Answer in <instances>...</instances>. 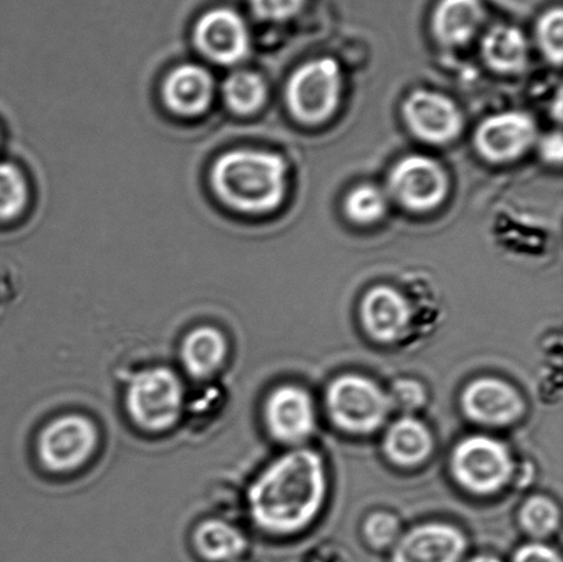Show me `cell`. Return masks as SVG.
Instances as JSON below:
<instances>
[{"label": "cell", "mask_w": 563, "mask_h": 562, "mask_svg": "<svg viewBox=\"0 0 563 562\" xmlns=\"http://www.w3.org/2000/svg\"><path fill=\"white\" fill-rule=\"evenodd\" d=\"M125 407L132 422L142 431L167 432L184 415V383L168 367L146 368L131 379L125 390Z\"/></svg>", "instance_id": "3957f363"}, {"label": "cell", "mask_w": 563, "mask_h": 562, "mask_svg": "<svg viewBox=\"0 0 563 562\" xmlns=\"http://www.w3.org/2000/svg\"><path fill=\"white\" fill-rule=\"evenodd\" d=\"M482 52L485 63L500 74H518L527 68L528 42L515 26H494L484 37Z\"/></svg>", "instance_id": "ffe728a7"}, {"label": "cell", "mask_w": 563, "mask_h": 562, "mask_svg": "<svg viewBox=\"0 0 563 562\" xmlns=\"http://www.w3.org/2000/svg\"><path fill=\"white\" fill-rule=\"evenodd\" d=\"M195 42L203 57L220 65H234L250 52L251 37L236 11L219 8L207 11L195 26Z\"/></svg>", "instance_id": "9c48e42d"}, {"label": "cell", "mask_w": 563, "mask_h": 562, "mask_svg": "<svg viewBox=\"0 0 563 562\" xmlns=\"http://www.w3.org/2000/svg\"><path fill=\"white\" fill-rule=\"evenodd\" d=\"M432 449L433 440L429 429L412 417L396 421L386 432L384 440L385 454L400 466L421 464Z\"/></svg>", "instance_id": "d6986e66"}, {"label": "cell", "mask_w": 563, "mask_h": 562, "mask_svg": "<svg viewBox=\"0 0 563 562\" xmlns=\"http://www.w3.org/2000/svg\"><path fill=\"white\" fill-rule=\"evenodd\" d=\"M213 77L206 68L186 64L175 68L164 82L163 96L174 113L196 118L211 107Z\"/></svg>", "instance_id": "2e32d148"}, {"label": "cell", "mask_w": 563, "mask_h": 562, "mask_svg": "<svg viewBox=\"0 0 563 562\" xmlns=\"http://www.w3.org/2000/svg\"><path fill=\"white\" fill-rule=\"evenodd\" d=\"M228 355V339L213 327L191 330L180 345L181 365L187 374L196 379L211 378L222 371Z\"/></svg>", "instance_id": "e0dca14e"}, {"label": "cell", "mask_w": 563, "mask_h": 562, "mask_svg": "<svg viewBox=\"0 0 563 562\" xmlns=\"http://www.w3.org/2000/svg\"><path fill=\"white\" fill-rule=\"evenodd\" d=\"M223 96L225 103L236 114H253L267 101V85L255 71L239 70L225 79Z\"/></svg>", "instance_id": "7402d4cb"}, {"label": "cell", "mask_w": 563, "mask_h": 562, "mask_svg": "<svg viewBox=\"0 0 563 562\" xmlns=\"http://www.w3.org/2000/svg\"><path fill=\"white\" fill-rule=\"evenodd\" d=\"M467 562H501V561L496 558H493V555H477V558H474Z\"/></svg>", "instance_id": "1f68e13d"}, {"label": "cell", "mask_w": 563, "mask_h": 562, "mask_svg": "<svg viewBox=\"0 0 563 562\" xmlns=\"http://www.w3.org/2000/svg\"><path fill=\"white\" fill-rule=\"evenodd\" d=\"M543 157L553 164H561L563 156V141L561 132L545 136L540 146Z\"/></svg>", "instance_id": "4dcf8cb0"}, {"label": "cell", "mask_w": 563, "mask_h": 562, "mask_svg": "<svg viewBox=\"0 0 563 562\" xmlns=\"http://www.w3.org/2000/svg\"><path fill=\"white\" fill-rule=\"evenodd\" d=\"M192 543L203 560L231 562L246 549V539L239 528L220 519L203 520L192 533Z\"/></svg>", "instance_id": "44dd1931"}, {"label": "cell", "mask_w": 563, "mask_h": 562, "mask_svg": "<svg viewBox=\"0 0 563 562\" xmlns=\"http://www.w3.org/2000/svg\"><path fill=\"white\" fill-rule=\"evenodd\" d=\"M264 417L269 433L280 443H300L314 428L312 400L295 385H285L269 395Z\"/></svg>", "instance_id": "4fadbf2b"}, {"label": "cell", "mask_w": 563, "mask_h": 562, "mask_svg": "<svg viewBox=\"0 0 563 562\" xmlns=\"http://www.w3.org/2000/svg\"><path fill=\"white\" fill-rule=\"evenodd\" d=\"M389 190L397 202L413 212L438 208L449 192V176L427 156H407L390 170Z\"/></svg>", "instance_id": "ba28073f"}, {"label": "cell", "mask_w": 563, "mask_h": 562, "mask_svg": "<svg viewBox=\"0 0 563 562\" xmlns=\"http://www.w3.org/2000/svg\"><path fill=\"white\" fill-rule=\"evenodd\" d=\"M538 137L531 115L506 112L485 119L478 125L474 142L479 154L493 163H509L521 157Z\"/></svg>", "instance_id": "8fae6325"}, {"label": "cell", "mask_w": 563, "mask_h": 562, "mask_svg": "<svg viewBox=\"0 0 563 562\" xmlns=\"http://www.w3.org/2000/svg\"><path fill=\"white\" fill-rule=\"evenodd\" d=\"M364 537L374 549L389 548L399 537V522L388 514L373 515L364 526Z\"/></svg>", "instance_id": "4316f807"}, {"label": "cell", "mask_w": 563, "mask_h": 562, "mask_svg": "<svg viewBox=\"0 0 563 562\" xmlns=\"http://www.w3.org/2000/svg\"><path fill=\"white\" fill-rule=\"evenodd\" d=\"M306 0H251L253 13L264 21H286L301 10Z\"/></svg>", "instance_id": "f1b7e54d"}, {"label": "cell", "mask_w": 563, "mask_h": 562, "mask_svg": "<svg viewBox=\"0 0 563 562\" xmlns=\"http://www.w3.org/2000/svg\"><path fill=\"white\" fill-rule=\"evenodd\" d=\"M325 494L323 462L312 450L280 456L252 484L247 503L253 521L264 531L302 530L322 508Z\"/></svg>", "instance_id": "6da1fadb"}, {"label": "cell", "mask_w": 563, "mask_h": 562, "mask_svg": "<svg viewBox=\"0 0 563 562\" xmlns=\"http://www.w3.org/2000/svg\"><path fill=\"white\" fill-rule=\"evenodd\" d=\"M99 445L96 422L80 415L55 418L37 439L42 465L53 473H71L92 459Z\"/></svg>", "instance_id": "8992f818"}, {"label": "cell", "mask_w": 563, "mask_h": 562, "mask_svg": "<svg viewBox=\"0 0 563 562\" xmlns=\"http://www.w3.org/2000/svg\"><path fill=\"white\" fill-rule=\"evenodd\" d=\"M342 76L333 58L309 60L291 75L286 87L290 113L303 124H319L339 108Z\"/></svg>", "instance_id": "5b68a950"}, {"label": "cell", "mask_w": 563, "mask_h": 562, "mask_svg": "<svg viewBox=\"0 0 563 562\" xmlns=\"http://www.w3.org/2000/svg\"><path fill=\"white\" fill-rule=\"evenodd\" d=\"M331 421L346 432L367 434L377 431L389 415V396L362 376H342L330 384L325 394Z\"/></svg>", "instance_id": "277c9868"}, {"label": "cell", "mask_w": 563, "mask_h": 562, "mask_svg": "<svg viewBox=\"0 0 563 562\" xmlns=\"http://www.w3.org/2000/svg\"><path fill=\"white\" fill-rule=\"evenodd\" d=\"M521 526L534 538L551 536L560 525V510L553 500L533 497L523 504L520 511Z\"/></svg>", "instance_id": "d4e9b609"}, {"label": "cell", "mask_w": 563, "mask_h": 562, "mask_svg": "<svg viewBox=\"0 0 563 562\" xmlns=\"http://www.w3.org/2000/svg\"><path fill=\"white\" fill-rule=\"evenodd\" d=\"M465 550L466 539L456 528L427 525L396 542L391 562H461Z\"/></svg>", "instance_id": "5bb4252c"}, {"label": "cell", "mask_w": 563, "mask_h": 562, "mask_svg": "<svg viewBox=\"0 0 563 562\" xmlns=\"http://www.w3.org/2000/svg\"><path fill=\"white\" fill-rule=\"evenodd\" d=\"M511 562H562V560L554 549L543 543H528L517 550Z\"/></svg>", "instance_id": "f546056e"}, {"label": "cell", "mask_w": 563, "mask_h": 562, "mask_svg": "<svg viewBox=\"0 0 563 562\" xmlns=\"http://www.w3.org/2000/svg\"><path fill=\"white\" fill-rule=\"evenodd\" d=\"M402 115L413 135L434 145L456 140L463 129L460 108L439 92L413 91L402 104Z\"/></svg>", "instance_id": "30bf717a"}, {"label": "cell", "mask_w": 563, "mask_h": 562, "mask_svg": "<svg viewBox=\"0 0 563 562\" xmlns=\"http://www.w3.org/2000/svg\"><path fill=\"white\" fill-rule=\"evenodd\" d=\"M451 466L456 482L467 492L479 495L499 492L512 473V461L506 445L482 434L456 445Z\"/></svg>", "instance_id": "52a82bcc"}, {"label": "cell", "mask_w": 563, "mask_h": 562, "mask_svg": "<svg viewBox=\"0 0 563 562\" xmlns=\"http://www.w3.org/2000/svg\"><path fill=\"white\" fill-rule=\"evenodd\" d=\"M538 42L545 58L560 66L563 57V14L562 9L548 11L538 24Z\"/></svg>", "instance_id": "484cf974"}, {"label": "cell", "mask_w": 563, "mask_h": 562, "mask_svg": "<svg viewBox=\"0 0 563 562\" xmlns=\"http://www.w3.org/2000/svg\"><path fill=\"white\" fill-rule=\"evenodd\" d=\"M479 0H441L433 14V33L445 46H463L472 41L484 21Z\"/></svg>", "instance_id": "ac0fdd59"}, {"label": "cell", "mask_w": 563, "mask_h": 562, "mask_svg": "<svg viewBox=\"0 0 563 562\" xmlns=\"http://www.w3.org/2000/svg\"><path fill=\"white\" fill-rule=\"evenodd\" d=\"M27 201L24 175L15 165L0 163V220L20 217Z\"/></svg>", "instance_id": "cb8c5ba5"}, {"label": "cell", "mask_w": 563, "mask_h": 562, "mask_svg": "<svg viewBox=\"0 0 563 562\" xmlns=\"http://www.w3.org/2000/svg\"><path fill=\"white\" fill-rule=\"evenodd\" d=\"M462 407L472 421L489 427H505L518 420L523 401L510 384L498 378H478L465 389Z\"/></svg>", "instance_id": "7c38bea8"}, {"label": "cell", "mask_w": 563, "mask_h": 562, "mask_svg": "<svg viewBox=\"0 0 563 562\" xmlns=\"http://www.w3.org/2000/svg\"><path fill=\"white\" fill-rule=\"evenodd\" d=\"M388 209L386 196L379 187L374 185H361L347 195L345 200V213L352 222L358 224H372L384 218Z\"/></svg>", "instance_id": "603a6c76"}, {"label": "cell", "mask_w": 563, "mask_h": 562, "mask_svg": "<svg viewBox=\"0 0 563 562\" xmlns=\"http://www.w3.org/2000/svg\"><path fill=\"white\" fill-rule=\"evenodd\" d=\"M391 407L402 411L418 410L427 401V394L421 384L413 379H399L391 387L389 396Z\"/></svg>", "instance_id": "83f0119b"}, {"label": "cell", "mask_w": 563, "mask_h": 562, "mask_svg": "<svg viewBox=\"0 0 563 562\" xmlns=\"http://www.w3.org/2000/svg\"><path fill=\"white\" fill-rule=\"evenodd\" d=\"M211 179L213 190L229 207L245 213H266L284 201L287 165L278 154L234 151L218 158Z\"/></svg>", "instance_id": "7a4b0ae2"}, {"label": "cell", "mask_w": 563, "mask_h": 562, "mask_svg": "<svg viewBox=\"0 0 563 562\" xmlns=\"http://www.w3.org/2000/svg\"><path fill=\"white\" fill-rule=\"evenodd\" d=\"M231 562H245V561H241V560H235V561H231Z\"/></svg>", "instance_id": "d6a6232c"}, {"label": "cell", "mask_w": 563, "mask_h": 562, "mask_svg": "<svg viewBox=\"0 0 563 562\" xmlns=\"http://www.w3.org/2000/svg\"><path fill=\"white\" fill-rule=\"evenodd\" d=\"M362 321L366 332L379 343H391L410 323V306L405 296L389 286H377L362 301Z\"/></svg>", "instance_id": "9a60e30c"}]
</instances>
